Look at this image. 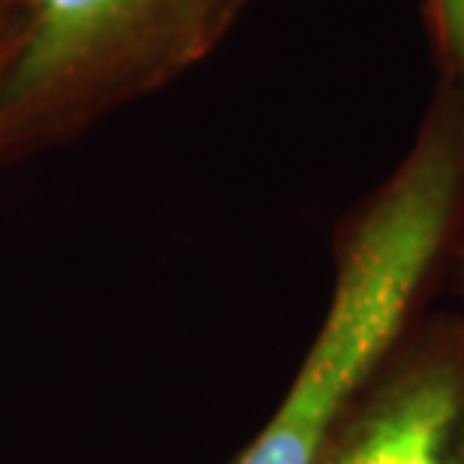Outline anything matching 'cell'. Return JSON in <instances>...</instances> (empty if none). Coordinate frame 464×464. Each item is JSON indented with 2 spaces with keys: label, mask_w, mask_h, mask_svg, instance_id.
I'll return each mask as SVG.
<instances>
[{
  "label": "cell",
  "mask_w": 464,
  "mask_h": 464,
  "mask_svg": "<svg viewBox=\"0 0 464 464\" xmlns=\"http://www.w3.org/2000/svg\"><path fill=\"white\" fill-rule=\"evenodd\" d=\"M425 15L450 88L464 97V0H425Z\"/></svg>",
  "instance_id": "4"
},
{
  "label": "cell",
  "mask_w": 464,
  "mask_h": 464,
  "mask_svg": "<svg viewBox=\"0 0 464 464\" xmlns=\"http://www.w3.org/2000/svg\"><path fill=\"white\" fill-rule=\"evenodd\" d=\"M317 464H464V341L386 359Z\"/></svg>",
  "instance_id": "2"
},
{
  "label": "cell",
  "mask_w": 464,
  "mask_h": 464,
  "mask_svg": "<svg viewBox=\"0 0 464 464\" xmlns=\"http://www.w3.org/2000/svg\"><path fill=\"white\" fill-rule=\"evenodd\" d=\"M31 31L24 52L18 54L0 100V112L18 115L36 109L54 91L70 85L94 61V52L133 24L139 15L154 13L169 0H27ZM232 0H179L193 31L220 22V13Z\"/></svg>",
  "instance_id": "3"
},
{
  "label": "cell",
  "mask_w": 464,
  "mask_h": 464,
  "mask_svg": "<svg viewBox=\"0 0 464 464\" xmlns=\"http://www.w3.org/2000/svg\"><path fill=\"white\" fill-rule=\"evenodd\" d=\"M461 199L464 97L450 88L347 236L326 317L299 374L232 464H317L341 420L392 356Z\"/></svg>",
  "instance_id": "1"
}]
</instances>
